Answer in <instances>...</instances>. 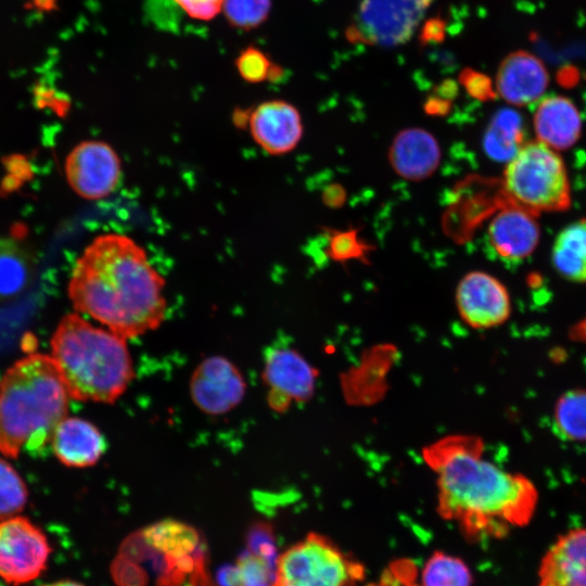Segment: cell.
<instances>
[{
  "mask_svg": "<svg viewBox=\"0 0 586 586\" xmlns=\"http://www.w3.org/2000/svg\"><path fill=\"white\" fill-rule=\"evenodd\" d=\"M483 455L482 438L470 434L444 436L422 450L436 477L438 513L472 540L501 538L527 524L538 498L528 479Z\"/></svg>",
  "mask_w": 586,
  "mask_h": 586,
  "instance_id": "obj_1",
  "label": "cell"
},
{
  "mask_svg": "<svg viewBox=\"0 0 586 586\" xmlns=\"http://www.w3.org/2000/svg\"><path fill=\"white\" fill-rule=\"evenodd\" d=\"M165 279L145 250L128 235H97L77 258L67 284L74 308L131 339L165 319Z\"/></svg>",
  "mask_w": 586,
  "mask_h": 586,
  "instance_id": "obj_2",
  "label": "cell"
},
{
  "mask_svg": "<svg viewBox=\"0 0 586 586\" xmlns=\"http://www.w3.org/2000/svg\"><path fill=\"white\" fill-rule=\"evenodd\" d=\"M69 392L51 355L30 353L0 380V453L40 451L68 411Z\"/></svg>",
  "mask_w": 586,
  "mask_h": 586,
  "instance_id": "obj_3",
  "label": "cell"
},
{
  "mask_svg": "<svg viewBox=\"0 0 586 586\" xmlns=\"http://www.w3.org/2000/svg\"><path fill=\"white\" fill-rule=\"evenodd\" d=\"M50 343L51 357L71 398L112 404L133 378L126 339L91 324L76 313L60 320Z\"/></svg>",
  "mask_w": 586,
  "mask_h": 586,
  "instance_id": "obj_4",
  "label": "cell"
},
{
  "mask_svg": "<svg viewBox=\"0 0 586 586\" xmlns=\"http://www.w3.org/2000/svg\"><path fill=\"white\" fill-rule=\"evenodd\" d=\"M502 182L510 203L535 215L570 207L565 164L558 151L538 140L523 143L508 161Z\"/></svg>",
  "mask_w": 586,
  "mask_h": 586,
  "instance_id": "obj_5",
  "label": "cell"
},
{
  "mask_svg": "<svg viewBox=\"0 0 586 586\" xmlns=\"http://www.w3.org/2000/svg\"><path fill=\"white\" fill-rule=\"evenodd\" d=\"M360 574L330 540L309 534L278 557L272 586H351Z\"/></svg>",
  "mask_w": 586,
  "mask_h": 586,
  "instance_id": "obj_6",
  "label": "cell"
},
{
  "mask_svg": "<svg viewBox=\"0 0 586 586\" xmlns=\"http://www.w3.org/2000/svg\"><path fill=\"white\" fill-rule=\"evenodd\" d=\"M432 0H362L345 37L352 43L393 48L407 42Z\"/></svg>",
  "mask_w": 586,
  "mask_h": 586,
  "instance_id": "obj_7",
  "label": "cell"
},
{
  "mask_svg": "<svg viewBox=\"0 0 586 586\" xmlns=\"http://www.w3.org/2000/svg\"><path fill=\"white\" fill-rule=\"evenodd\" d=\"M51 546L46 534L22 515L0 520V578L20 586L47 569Z\"/></svg>",
  "mask_w": 586,
  "mask_h": 586,
  "instance_id": "obj_8",
  "label": "cell"
},
{
  "mask_svg": "<svg viewBox=\"0 0 586 586\" xmlns=\"http://www.w3.org/2000/svg\"><path fill=\"white\" fill-rule=\"evenodd\" d=\"M64 171L76 194L97 201L105 199L117 189L122 178V162L109 143L85 140L67 154Z\"/></svg>",
  "mask_w": 586,
  "mask_h": 586,
  "instance_id": "obj_9",
  "label": "cell"
},
{
  "mask_svg": "<svg viewBox=\"0 0 586 586\" xmlns=\"http://www.w3.org/2000/svg\"><path fill=\"white\" fill-rule=\"evenodd\" d=\"M264 382L271 409L284 412L313 396L317 370L294 348L270 347L265 354Z\"/></svg>",
  "mask_w": 586,
  "mask_h": 586,
  "instance_id": "obj_10",
  "label": "cell"
},
{
  "mask_svg": "<svg viewBox=\"0 0 586 586\" xmlns=\"http://www.w3.org/2000/svg\"><path fill=\"white\" fill-rule=\"evenodd\" d=\"M455 298L459 316L473 329L498 327L511 313L508 290L500 280L484 271L464 275L457 284Z\"/></svg>",
  "mask_w": 586,
  "mask_h": 586,
  "instance_id": "obj_11",
  "label": "cell"
},
{
  "mask_svg": "<svg viewBox=\"0 0 586 586\" xmlns=\"http://www.w3.org/2000/svg\"><path fill=\"white\" fill-rule=\"evenodd\" d=\"M245 391L242 373L222 356L205 358L190 379L191 398L207 415L229 412L242 402Z\"/></svg>",
  "mask_w": 586,
  "mask_h": 586,
  "instance_id": "obj_12",
  "label": "cell"
},
{
  "mask_svg": "<svg viewBox=\"0 0 586 586\" xmlns=\"http://www.w3.org/2000/svg\"><path fill=\"white\" fill-rule=\"evenodd\" d=\"M253 140L270 155H283L294 150L303 137L298 110L284 100L258 104L247 117Z\"/></svg>",
  "mask_w": 586,
  "mask_h": 586,
  "instance_id": "obj_13",
  "label": "cell"
},
{
  "mask_svg": "<svg viewBox=\"0 0 586 586\" xmlns=\"http://www.w3.org/2000/svg\"><path fill=\"white\" fill-rule=\"evenodd\" d=\"M495 91L505 102L513 106L537 103L546 95L549 74L544 62L527 51H517L500 63Z\"/></svg>",
  "mask_w": 586,
  "mask_h": 586,
  "instance_id": "obj_14",
  "label": "cell"
},
{
  "mask_svg": "<svg viewBox=\"0 0 586 586\" xmlns=\"http://www.w3.org/2000/svg\"><path fill=\"white\" fill-rule=\"evenodd\" d=\"M442 160V150L435 136L424 128L410 127L393 138L387 161L396 175L419 182L435 174Z\"/></svg>",
  "mask_w": 586,
  "mask_h": 586,
  "instance_id": "obj_15",
  "label": "cell"
},
{
  "mask_svg": "<svg viewBox=\"0 0 586 586\" xmlns=\"http://www.w3.org/2000/svg\"><path fill=\"white\" fill-rule=\"evenodd\" d=\"M535 214L510 203L491 220L487 234L495 252L505 259L520 260L531 255L539 242Z\"/></svg>",
  "mask_w": 586,
  "mask_h": 586,
  "instance_id": "obj_16",
  "label": "cell"
},
{
  "mask_svg": "<svg viewBox=\"0 0 586 586\" xmlns=\"http://www.w3.org/2000/svg\"><path fill=\"white\" fill-rule=\"evenodd\" d=\"M533 126L538 141L556 151L566 150L581 137L582 117L568 97L545 95L536 103Z\"/></svg>",
  "mask_w": 586,
  "mask_h": 586,
  "instance_id": "obj_17",
  "label": "cell"
},
{
  "mask_svg": "<svg viewBox=\"0 0 586 586\" xmlns=\"http://www.w3.org/2000/svg\"><path fill=\"white\" fill-rule=\"evenodd\" d=\"M538 586H586V527L562 535L546 552Z\"/></svg>",
  "mask_w": 586,
  "mask_h": 586,
  "instance_id": "obj_18",
  "label": "cell"
},
{
  "mask_svg": "<svg viewBox=\"0 0 586 586\" xmlns=\"http://www.w3.org/2000/svg\"><path fill=\"white\" fill-rule=\"evenodd\" d=\"M50 444L58 460L69 468L95 464L106 448L101 431L93 423L78 417L63 419Z\"/></svg>",
  "mask_w": 586,
  "mask_h": 586,
  "instance_id": "obj_19",
  "label": "cell"
},
{
  "mask_svg": "<svg viewBox=\"0 0 586 586\" xmlns=\"http://www.w3.org/2000/svg\"><path fill=\"white\" fill-rule=\"evenodd\" d=\"M141 540L166 556L171 564H192V556L201 555V536L198 531L180 521L164 520L138 533Z\"/></svg>",
  "mask_w": 586,
  "mask_h": 586,
  "instance_id": "obj_20",
  "label": "cell"
},
{
  "mask_svg": "<svg viewBox=\"0 0 586 586\" xmlns=\"http://www.w3.org/2000/svg\"><path fill=\"white\" fill-rule=\"evenodd\" d=\"M551 260L563 278L586 282V219L575 221L559 232L552 245Z\"/></svg>",
  "mask_w": 586,
  "mask_h": 586,
  "instance_id": "obj_21",
  "label": "cell"
},
{
  "mask_svg": "<svg viewBox=\"0 0 586 586\" xmlns=\"http://www.w3.org/2000/svg\"><path fill=\"white\" fill-rule=\"evenodd\" d=\"M34 262L15 239L0 238V302L23 292L30 282Z\"/></svg>",
  "mask_w": 586,
  "mask_h": 586,
  "instance_id": "obj_22",
  "label": "cell"
},
{
  "mask_svg": "<svg viewBox=\"0 0 586 586\" xmlns=\"http://www.w3.org/2000/svg\"><path fill=\"white\" fill-rule=\"evenodd\" d=\"M524 130L520 114L513 109H501L491 119L483 146L492 158L509 161L523 145Z\"/></svg>",
  "mask_w": 586,
  "mask_h": 586,
  "instance_id": "obj_23",
  "label": "cell"
},
{
  "mask_svg": "<svg viewBox=\"0 0 586 586\" xmlns=\"http://www.w3.org/2000/svg\"><path fill=\"white\" fill-rule=\"evenodd\" d=\"M553 418L559 433L574 442H586V390H571L558 399Z\"/></svg>",
  "mask_w": 586,
  "mask_h": 586,
  "instance_id": "obj_24",
  "label": "cell"
},
{
  "mask_svg": "<svg viewBox=\"0 0 586 586\" xmlns=\"http://www.w3.org/2000/svg\"><path fill=\"white\" fill-rule=\"evenodd\" d=\"M472 576L467 564L459 558L436 552L425 562L421 573V586H471Z\"/></svg>",
  "mask_w": 586,
  "mask_h": 586,
  "instance_id": "obj_25",
  "label": "cell"
},
{
  "mask_svg": "<svg viewBox=\"0 0 586 586\" xmlns=\"http://www.w3.org/2000/svg\"><path fill=\"white\" fill-rule=\"evenodd\" d=\"M28 491L17 471L0 458V520L15 517L27 502Z\"/></svg>",
  "mask_w": 586,
  "mask_h": 586,
  "instance_id": "obj_26",
  "label": "cell"
},
{
  "mask_svg": "<svg viewBox=\"0 0 586 586\" xmlns=\"http://www.w3.org/2000/svg\"><path fill=\"white\" fill-rule=\"evenodd\" d=\"M271 0H225L224 14L231 26L251 29L263 24L269 15Z\"/></svg>",
  "mask_w": 586,
  "mask_h": 586,
  "instance_id": "obj_27",
  "label": "cell"
},
{
  "mask_svg": "<svg viewBox=\"0 0 586 586\" xmlns=\"http://www.w3.org/2000/svg\"><path fill=\"white\" fill-rule=\"evenodd\" d=\"M276 564L251 552L242 555L235 573L239 586H272Z\"/></svg>",
  "mask_w": 586,
  "mask_h": 586,
  "instance_id": "obj_28",
  "label": "cell"
},
{
  "mask_svg": "<svg viewBox=\"0 0 586 586\" xmlns=\"http://www.w3.org/2000/svg\"><path fill=\"white\" fill-rule=\"evenodd\" d=\"M272 64L265 52L253 46L241 51L235 60L240 76L252 84L268 80Z\"/></svg>",
  "mask_w": 586,
  "mask_h": 586,
  "instance_id": "obj_29",
  "label": "cell"
},
{
  "mask_svg": "<svg viewBox=\"0 0 586 586\" xmlns=\"http://www.w3.org/2000/svg\"><path fill=\"white\" fill-rule=\"evenodd\" d=\"M329 243L328 252L334 260L361 259L368 250V246L359 241L357 230L333 231Z\"/></svg>",
  "mask_w": 586,
  "mask_h": 586,
  "instance_id": "obj_30",
  "label": "cell"
},
{
  "mask_svg": "<svg viewBox=\"0 0 586 586\" xmlns=\"http://www.w3.org/2000/svg\"><path fill=\"white\" fill-rule=\"evenodd\" d=\"M224 1L225 0H168L167 3L161 2L164 10L168 7L171 9L176 8L190 18L209 21L222 9Z\"/></svg>",
  "mask_w": 586,
  "mask_h": 586,
  "instance_id": "obj_31",
  "label": "cell"
},
{
  "mask_svg": "<svg viewBox=\"0 0 586 586\" xmlns=\"http://www.w3.org/2000/svg\"><path fill=\"white\" fill-rule=\"evenodd\" d=\"M247 551L277 564L272 530L264 523L255 524L247 534Z\"/></svg>",
  "mask_w": 586,
  "mask_h": 586,
  "instance_id": "obj_32",
  "label": "cell"
},
{
  "mask_svg": "<svg viewBox=\"0 0 586 586\" xmlns=\"http://www.w3.org/2000/svg\"><path fill=\"white\" fill-rule=\"evenodd\" d=\"M461 86L474 99L485 101L496 94L495 86L491 78L472 68H463L458 78Z\"/></svg>",
  "mask_w": 586,
  "mask_h": 586,
  "instance_id": "obj_33",
  "label": "cell"
},
{
  "mask_svg": "<svg viewBox=\"0 0 586 586\" xmlns=\"http://www.w3.org/2000/svg\"><path fill=\"white\" fill-rule=\"evenodd\" d=\"M446 22L441 17H431L423 24L420 33L422 44L438 43L445 39Z\"/></svg>",
  "mask_w": 586,
  "mask_h": 586,
  "instance_id": "obj_34",
  "label": "cell"
},
{
  "mask_svg": "<svg viewBox=\"0 0 586 586\" xmlns=\"http://www.w3.org/2000/svg\"><path fill=\"white\" fill-rule=\"evenodd\" d=\"M450 109V100L438 94L431 95L424 103V110L430 115H444Z\"/></svg>",
  "mask_w": 586,
  "mask_h": 586,
  "instance_id": "obj_35",
  "label": "cell"
},
{
  "mask_svg": "<svg viewBox=\"0 0 586 586\" xmlns=\"http://www.w3.org/2000/svg\"><path fill=\"white\" fill-rule=\"evenodd\" d=\"M42 586H84V585L78 583V582H75V581L63 579V581H58V582H53V583H50V584H46V585H42Z\"/></svg>",
  "mask_w": 586,
  "mask_h": 586,
  "instance_id": "obj_36",
  "label": "cell"
}]
</instances>
